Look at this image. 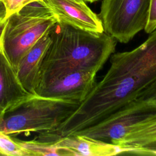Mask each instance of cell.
Instances as JSON below:
<instances>
[{"label":"cell","mask_w":156,"mask_h":156,"mask_svg":"<svg viewBox=\"0 0 156 156\" xmlns=\"http://www.w3.org/2000/svg\"><path fill=\"white\" fill-rule=\"evenodd\" d=\"M110 66L76 109L38 139L54 143L93 126L125 105L156 93V29L135 49L113 54Z\"/></svg>","instance_id":"1"},{"label":"cell","mask_w":156,"mask_h":156,"mask_svg":"<svg viewBox=\"0 0 156 156\" xmlns=\"http://www.w3.org/2000/svg\"><path fill=\"white\" fill-rule=\"evenodd\" d=\"M49 32L51 42L41 64L36 90L71 71L97 73L115 51L117 41L105 32H91L57 21Z\"/></svg>","instance_id":"2"},{"label":"cell","mask_w":156,"mask_h":156,"mask_svg":"<svg viewBox=\"0 0 156 156\" xmlns=\"http://www.w3.org/2000/svg\"><path fill=\"white\" fill-rule=\"evenodd\" d=\"M57 21L43 0L32 2L5 18L1 47L15 71L24 55Z\"/></svg>","instance_id":"3"},{"label":"cell","mask_w":156,"mask_h":156,"mask_svg":"<svg viewBox=\"0 0 156 156\" xmlns=\"http://www.w3.org/2000/svg\"><path fill=\"white\" fill-rule=\"evenodd\" d=\"M73 102L34 94L4 111L0 132L7 134L40 132L61 124L78 107Z\"/></svg>","instance_id":"4"},{"label":"cell","mask_w":156,"mask_h":156,"mask_svg":"<svg viewBox=\"0 0 156 156\" xmlns=\"http://www.w3.org/2000/svg\"><path fill=\"white\" fill-rule=\"evenodd\" d=\"M150 0H102L99 17L104 31L127 43L146 25Z\"/></svg>","instance_id":"5"},{"label":"cell","mask_w":156,"mask_h":156,"mask_svg":"<svg viewBox=\"0 0 156 156\" xmlns=\"http://www.w3.org/2000/svg\"><path fill=\"white\" fill-rule=\"evenodd\" d=\"M155 113L156 98L137 99L76 134L114 144L122 138L133 125Z\"/></svg>","instance_id":"6"},{"label":"cell","mask_w":156,"mask_h":156,"mask_svg":"<svg viewBox=\"0 0 156 156\" xmlns=\"http://www.w3.org/2000/svg\"><path fill=\"white\" fill-rule=\"evenodd\" d=\"M96 73L77 70L68 73L38 88L36 95L80 104L96 84Z\"/></svg>","instance_id":"7"},{"label":"cell","mask_w":156,"mask_h":156,"mask_svg":"<svg viewBox=\"0 0 156 156\" xmlns=\"http://www.w3.org/2000/svg\"><path fill=\"white\" fill-rule=\"evenodd\" d=\"M54 13L57 20L74 27L94 33L104 32L99 15L85 4L75 0H43Z\"/></svg>","instance_id":"8"},{"label":"cell","mask_w":156,"mask_h":156,"mask_svg":"<svg viewBox=\"0 0 156 156\" xmlns=\"http://www.w3.org/2000/svg\"><path fill=\"white\" fill-rule=\"evenodd\" d=\"M68 155L111 156L126 154L129 147L107 143L80 134L63 137L54 143Z\"/></svg>","instance_id":"9"},{"label":"cell","mask_w":156,"mask_h":156,"mask_svg":"<svg viewBox=\"0 0 156 156\" xmlns=\"http://www.w3.org/2000/svg\"><path fill=\"white\" fill-rule=\"evenodd\" d=\"M49 31V30L27 51L16 70L23 87L32 94H35L41 64L51 42Z\"/></svg>","instance_id":"10"},{"label":"cell","mask_w":156,"mask_h":156,"mask_svg":"<svg viewBox=\"0 0 156 156\" xmlns=\"http://www.w3.org/2000/svg\"><path fill=\"white\" fill-rule=\"evenodd\" d=\"M32 95L22 85L0 44V107L5 111Z\"/></svg>","instance_id":"11"},{"label":"cell","mask_w":156,"mask_h":156,"mask_svg":"<svg viewBox=\"0 0 156 156\" xmlns=\"http://www.w3.org/2000/svg\"><path fill=\"white\" fill-rule=\"evenodd\" d=\"M156 142V113L133 125L115 144L130 147H143Z\"/></svg>","instance_id":"12"},{"label":"cell","mask_w":156,"mask_h":156,"mask_svg":"<svg viewBox=\"0 0 156 156\" xmlns=\"http://www.w3.org/2000/svg\"><path fill=\"white\" fill-rule=\"evenodd\" d=\"M17 140L19 143L30 154L31 156L68 155L66 151L58 147L55 143L38 141L34 139L30 141Z\"/></svg>","instance_id":"13"},{"label":"cell","mask_w":156,"mask_h":156,"mask_svg":"<svg viewBox=\"0 0 156 156\" xmlns=\"http://www.w3.org/2000/svg\"><path fill=\"white\" fill-rule=\"evenodd\" d=\"M0 155L7 156H31L18 141L9 134L0 132Z\"/></svg>","instance_id":"14"},{"label":"cell","mask_w":156,"mask_h":156,"mask_svg":"<svg viewBox=\"0 0 156 156\" xmlns=\"http://www.w3.org/2000/svg\"><path fill=\"white\" fill-rule=\"evenodd\" d=\"M6 9V18L18 11L24 5L39 0H1Z\"/></svg>","instance_id":"15"},{"label":"cell","mask_w":156,"mask_h":156,"mask_svg":"<svg viewBox=\"0 0 156 156\" xmlns=\"http://www.w3.org/2000/svg\"><path fill=\"white\" fill-rule=\"evenodd\" d=\"M156 29V0H150L149 15L144 30L147 34H151Z\"/></svg>","instance_id":"16"},{"label":"cell","mask_w":156,"mask_h":156,"mask_svg":"<svg viewBox=\"0 0 156 156\" xmlns=\"http://www.w3.org/2000/svg\"><path fill=\"white\" fill-rule=\"evenodd\" d=\"M127 154L137 155H156V142L143 147H130Z\"/></svg>","instance_id":"17"},{"label":"cell","mask_w":156,"mask_h":156,"mask_svg":"<svg viewBox=\"0 0 156 156\" xmlns=\"http://www.w3.org/2000/svg\"><path fill=\"white\" fill-rule=\"evenodd\" d=\"M6 18V9L2 2V1L0 0V21H2L3 20Z\"/></svg>","instance_id":"18"},{"label":"cell","mask_w":156,"mask_h":156,"mask_svg":"<svg viewBox=\"0 0 156 156\" xmlns=\"http://www.w3.org/2000/svg\"><path fill=\"white\" fill-rule=\"evenodd\" d=\"M5 19H4L2 21H0V44H1V37H2V35L3 30H4V26H5Z\"/></svg>","instance_id":"19"},{"label":"cell","mask_w":156,"mask_h":156,"mask_svg":"<svg viewBox=\"0 0 156 156\" xmlns=\"http://www.w3.org/2000/svg\"><path fill=\"white\" fill-rule=\"evenodd\" d=\"M84 2H93L95 1H97L98 0H83Z\"/></svg>","instance_id":"20"},{"label":"cell","mask_w":156,"mask_h":156,"mask_svg":"<svg viewBox=\"0 0 156 156\" xmlns=\"http://www.w3.org/2000/svg\"><path fill=\"white\" fill-rule=\"evenodd\" d=\"M4 110L2 108H1V107H0V117H1V116L2 115V113L4 112Z\"/></svg>","instance_id":"21"},{"label":"cell","mask_w":156,"mask_h":156,"mask_svg":"<svg viewBox=\"0 0 156 156\" xmlns=\"http://www.w3.org/2000/svg\"><path fill=\"white\" fill-rule=\"evenodd\" d=\"M76 1H78V2H84L83 0H75Z\"/></svg>","instance_id":"22"},{"label":"cell","mask_w":156,"mask_h":156,"mask_svg":"<svg viewBox=\"0 0 156 156\" xmlns=\"http://www.w3.org/2000/svg\"><path fill=\"white\" fill-rule=\"evenodd\" d=\"M154 97H155V98H156V94H155V96H154Z\"/></svg>","instance_id":"23"}]
</instances>
